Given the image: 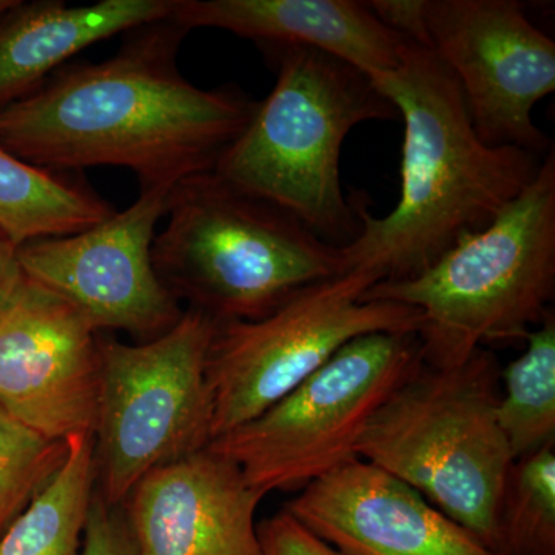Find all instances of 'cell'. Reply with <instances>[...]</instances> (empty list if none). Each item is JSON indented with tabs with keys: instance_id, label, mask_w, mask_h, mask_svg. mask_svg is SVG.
Segmentation results:
<instances>
[{
	"instance_id": "10",
	"label": "cell",
	"mask_w": 555,
	"mask_h": 555,
	"mask_svg": "<svg viewBox=\"0 0 555 555\" xmlns=\"http://www.w3.org/2000/svg\"><path fill=\"white\" fill-rule=\"evenodd\" d=\"M429 49L459 83L486 144L546 156L532 109L555 91V43L516 0H426Z\"/></svg>"
},
{
	"instance_id": "11",
	"label": "cell",
	"mask_w": 555,
	"mask_h": 555,
	"mask_svg": "<svg viewBox=\"0 0 555 555\" xmlns=\"http://www.w3.org/2000/svg\"><path fill=\"white\" fill-rule=\"evenodd\" d=\"M171 189L141 190L133 206L75 235L22 244V272L67 299L98 334L122 331L141 341L160 337L184 313L152 259Z\"/></svg>"
},
{
	"instance_id": "12",
	"label": "cell",
	"mask_w": 555,
	"mask_h": 555,
	"mask_svg": "<svg viewBox=\"0 0 555 555\" xmlns=\"http://www.w3.org/2000/svg\"><path fill=\"white\" fill-rule=\"evenodd\" d=\"M98 341L75 306L24 275L0 310V408L51 440L93 434Z\"/></svg>"
},
{
	"instance_id": "18",
	"label": "cell",
	"mask_w": 555,
	"mask_h": 555,
	"mask_svg": "<svg viewBox=\"0 0 555 555\" xmlns=\"http://www.w3.org/2000/svg\"><path fill=\"white\" fill-rule=\"evenodd\" d=\"M94 492L93 434H75L56 476L0 537V555L82 554Z\"/></svg>"
},
{
	"instance_id": "26",
	"label": "cell",
	"mask_w": 555,
	"mask_h": 555,
	"mask_svg": "<svg viewBox=\"0 0 555 555\" xmlns=\"http://www.w3.org/2000/svg\"><path fill=\"white\" fill-rule=\"evenodd\" d=\"M17 0H0V17L16 5Z\"/></svg>"
},
{
	"instance_id": "13",
	"label": "cell",
	"mask_w": 555,
	"mask_h": 555,
	"mask_svg": "<svg viewBox=\"0 0 555 555\" xmlns=\"http://www.w3.org/2000/svg\"><path fill=\"white\" fill-rule=\"evenodd\" d=\"M264 495L208 448L150 470L120 505L138 555H261Z\"/></svg>"
},
{
	"instance_id": "19",
	"label": "cell",
	"mask_w": 555,
	"mask_h": 555,
	"mask_svg": "<svg viewBox=\"0 0 555 555\" xmlns=\"http://www.w3.org/2000/svg\"><path fill=\"white\" fill-rule=\"evenodd\" d=\"M525 341V352L503 371L505 393L496 403V420L514 462L554 443V313H547Z\"/></svg>"
},
{
	"instance_id": "14",
	"label": "cell",
	"mask_w": 555,
	"mask_h": 555,
	"mask_svg": "<svg viewBox=\"0 0 555 555\" xmlns=\"http://www.w3.org/2000/svg\"><path fill=\"white\" fill-rule=\"evenodd\" d=\"M286 511L343 555H499L414 488L361 459L305 486Z\"/></svg>"
},
{
	"instance_id": "4",
	"label": "cell",
	"mask_w": 555,
	"mask_h": 555,
	"mask_svg": "<svg viewBox=\"0 0 555 555\" xmlns=\"http://www.w3.org/2000/svg\"><path fill=\"white\" fill-rule=\"evenodd\" d=\"M555 292V155L486 228L462 236L418 275L379 281L363 301L422 313L423 363L454 367L478 349L525 339L550 313Z\"/></svg>"
},
{
	"instance_id": "17",
	"label": "cell",
	"mask_w": 555,
	"mask_h": 555,
	"mask_svg": "<svg viewBox=\"0 0 555 555\" xmlns=\"http://www.w3.org/2000/svg\"><path fill=\"white\" fill-rule=\"evenodd\" d=\"M113 214L115 208L89 185L33 167L0 145V229L17 247L75 235Z\"/></svg>"
},
{
	"instance_id": "6",
	"label": "cell",
	"mask_w": 555,
	"mask_h": 555,
	"mask_svg": "<svg viewBox=\"0 0 555 555\" xmlns=\"http://www.w3.org/2000/svg\"><path fill=\"white\" fill-rule=\"evenodd\" d=\"M499 377L486 349L454 367L422 361L372 416L357 455L500 555V511L514 456L496 420Z\"/></svg>"
},
{
	"instance_id": "25",
	"label": "cell",
	"mask_w": 555,
	"mask_h": 555,
	"mask_svg": "<svg viewBox=\"0 0 555 555\" xmlns=\"http://www.w3.org/2000/svg\"><path fill=\"white\" fill-rule=\"evenodd\" d=\"M17 248L20 247L0 229V310L5 308L24 278L20 258H17Z\"/></svg>"
},
{
	"instance_id": "23",
	"label": "cell",
	"mask_w": 555,
	"mask_h": 555,
	"mask_svg": "<svg viewBox=\"0 0 555 555\" xmlns=\"http://www.w3.org/2000/svg\"><path fill=\"white\" fill-rule=\"evenodd\" d=\"M80 555H138L120 507L108 506L94 492Z\"/></svg>"
},
{
	"instance_id": "5",
	"label": "cell",
	"mask_w": 555,
	"mask_h": 555,
	"mask_svg": "<svg viewBox=\"0 0 555 555\" xmlns=\"http://www.w3.org/2000/svg\"><path fill=\"white\" fill-rule=\"evenodd\" d=\"M166 217L152 246L156 273L175 298L217 323L257 320L346 272L341 246L214 170L177 182Z\"/></svg>"
},
{
	"instance_id": "21",
	"label": "cell",
	"mask_w": 555,
	"mask_h": 555,
	"mask_svg": "<svg viewBox=\"0 0 555 555\" xmlns=\"http://www.w3.org/2000/svg\"><path fill=\"white\" fill-rule=\"evenodd\" d=\"M67 440H51L0 408V537L56 476Z\"/></svg>"
},
{
	"instance_id": "8",
	"label": "cell",
	"mask_w": 555,
	"mask_h": 555,
	"mask_svg": "<svg viewBox=\"0 0 555 555\" xmlns=\"http://www.w3.org/2000/svg\"><path fill=\"white\" fill-rule=\"evenodd\" d=\"M420 364L415 334L363 335L268 411L207 448L235 463L264 496L308 486L358 459L372 416Z\"/></svg>"
},
{
	"instance_id": "7",
	"label": "cell",
	"mask_w": 555,
	"mask_h": 555,
	"mask_svg": "<svg viewBox=\"0 0 555 555\" xmlns=\"http://www.w3.org/2000/svg\"><path fill=\"white\" fill-rule=\"evenodd\" d=\"M215 328L217 321L190 309L150 341H98L94 463L96 491L108 506L122 505L150 470L210 443L207 357Z\"/></svg>"
},
{
	"instance_id": "22",
	"label": "cell",
	"mask_w": 555,
	"mask_h": 555,
	"mask_svg": "<svg viewBox=\"0 0 555 555\" xmlns=\"http://www.w3.org/2000/svg\"><path fill=\"white\" fill-rule=\"evenodd\" d=\"M261 555H343L284 509L258 526Z\"/></svg>"
},
{
	"instance_id": "3",
	"label": "cell",
	"mask_w": 555,
	"mask_h": 555,
	"mask_svg": "<svg viewBox=\"0 0 555 555\" xmlns=\"http://www.w3.org/2000/svg\"><path fill=\"white\" fill-rule=\"evenodd\" d=\"M266 50L276 60L275 87L214 171L327 243L346 246L360 221L341 188L343 144L360 124L398 118L397 108L367 75L331 54L309 47Z\"/></svg>"
},
{
	"instance_id": "24",
	"label": "cell",
	"mask_w": 555,
	"mask_h": 555,
	"mask_svg": "<svg viewBox=\"0 0 555 555\" xmlns=\"http://www.w3.org/2000/svg\"><path fill=\"white\" fill-rule=\"evenodd\" d=\"M366 3L389 30L418 46L429 47L426 0H371Z\"/></svg>"
},
{
	"instance_id": "2",
	"label": "cell",
	"mask_w": 555,
	"mask_h": 555,
	"mask_svg": "<svg viewBox=\"0 0 555 555\" xmlns=\"http://www.w3.org/2000/svg\"><path fill=\"white\" fill-rule=\"evenodd\" d=\"M371 80L404 124L400 199L383 218L353 201L360 232L341 246L346 272L406 280L486 228L531 184L545 156L486 144L454 76L429 47L406 40L396 72Z\"/></svg>"
},
{
	"instance_id": "15",
	"label": "cell",
	"mask_w": 555,
	"mask_h": 555,
	"mask_svg": "<svg viewBox=\"0 0 555 555\" xmlns=\"http://www.w3.org/2000/svg\"><path fill=\"white\" fill-rule=\"evenodd\" d=\"M171 20L219 28L266 47H309L371 79L396 72L406 39L357 0H177Z\"/></svg>"
},
{
	"instance_id": "16",
	"label": "cell",
	"mask_w": 555,
	"mask_h": 555,
	"mask_svg": "<svg viewBox=\"0 0 555 555\" xmlns=\"http://www.w3.org/2000/svg\"><path fill=\"white\" fill-rule=\"evenodd\" d=\"M177 0L17 2L0 17V109L30 96L87 47L171 16Z\"/></svg>"
},
{
	"instance_id": "1",
	"label": "cell",
	"mask_w": 555,
	"mask_h": 555,
	"mask_svg": "<svg viewBox=\"0 0 555 555\" xmlns=\"http://www.w3.org/2000/svg\"><path fill=\"white\" fill-rule=\"evenodd\" d=\"M189 31L171 17L129 33L101 64L61 68L0 109V145L38 169L124 167L141 190L214 170L257 102L236 87L203 90L178 68Z\"/></svg>"
},
{
	"instance_id": "20",
	"label": "cell",
	"mask_w": 555,
	"mask_h": 555,
	"mask_svg": "<svg viewBox=\"0 0 555 555\" xmlns=\"http://www.w3.org/2000/svg\"><path fill=\"white\" fill-rule=\"evenodd\" d=\"M500 555H555L554 443L514 462L500 511Z\"/></svg>"
},
{
	"instance_id": "9",
	"label": "cell",
	"mask_w": 555,
	"mask_h": 555,
	"mask_svg": "<svg viewBox=\"0 0 555 555\" xmlns=\"http://www.w3.org/2000/svg\"><path fill=\"white\" fill-rule=\"evenodd\" d=\"M377 283L374 273L349 270L302 288L268 315L217 323L207 357L211 440L268 411L352 339L418 335V310L361 299Z\"/></svg>"
}]
</instances>
